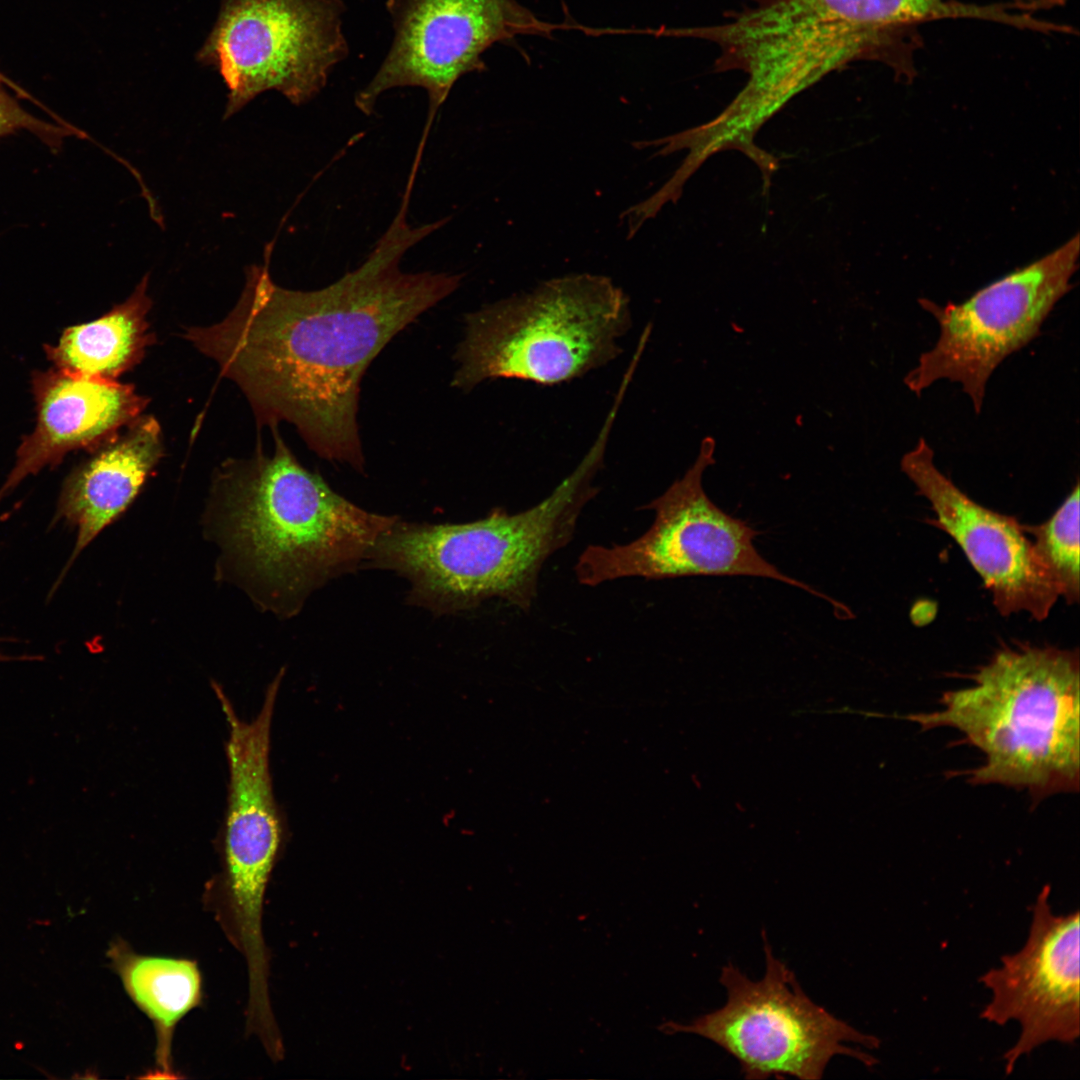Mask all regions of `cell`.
<instances>
[{
  "instance_id": "obj_1",
  "label": "cell",
  "mask_w": 1080,
  "mask_h": 1080,
  "mask_svg": "<svg viewBox=\"0 0 1080 1080\" xmlns=\"http://www.w3.org/2000/svg\"><path fill=\"white\" fill-rule=\"evenodd\" d=\"M413 186L365 261L312 290L277 285L267 265L250 266L232 311L185 339L213 359L247 397L257 424H292L318 457L364 472L357 420L361 382L382 349L451 295L463 274L405 272L401 260L448 222L408 221Z\"/></svg>"
},
{
  "instance_id": "obj_2",
  "label": "cell",
  "mask_w": 1080,
  "mask_h": 1080,
  "mask_svg": "<svg viewBox=\"0 0 1080 1080\" xmlns=\"http://www.w3.org/2000/svg\"><path fill=\"white\" fill-rule=\"evenodd\" d=\"M260 448L222 464L207 522L247 589L265 609L290 617L329 580L367 561L396 516L368 512L303 467L272 427Z\"/></svg>"
},
{
  "instance_id": "obj_3",
  "label": "cell",
  "mask_w": 1080,
  "mask_h": 1080,
  "mask_svg": "<svg viewBox=\"0 0 1080 1080\" xmlns=\"http://www.w3.org/2000/svg\"><path fill=\"white\" fill-rule=\"evenodd\" d=\"M603 455L594 444L548 497L521 512L495 508L462 524L397 518L367 561L406 578L409 602L437 614L470 610L491 598L528 611L544 563L572 540L582 510L599 491L593 480Z\"/></svg>"
},
{
  "instance_id": "obj_4",
  "label": "cell",
  "mask_w": 1080,
  "mask_h": 1080,
  "mask_svg": "<svg viewBox=\"0 0 1080 1080\" xmlns=\"http://www.w3.org/2000/svg\"><path fill=\"white\" fill-rule=\"evenodd\" d=\"M1079 672L1077 650L1003 648L939 709L907 718L924 730L957 729L984 754L971 784L1024 789L1034 800L1077 792Z\"/></svg>"
},
{
  "instance_id": "obj_5",
  "label": "cell",
  "mask_w": 1080,
  "mask_h": 1080,
  "mask_svg": "<svg viewBox=\"0 0 1080 1080\" xmlns=\"http://www.w3.org/2000/svg\"><path fill=\"white\" fill-rule=\"evenodd\" d=\"M907 31L880 28L870 0H748L721 23L659 32L715 44L719 71L748 75L730 111L756 117L854 61H881L911 78Z\"/></svg>"
},
{
  "instance_id": "obj_6",
  "label": "cell",
  "mask_w": 1080,
  "mask_h": 1080,
  "mask_svg": "<svg viewBox=\"0 0 1080 1080\" xmlns=\"http://www.w3.org/2000/svg\"><path fill=\"white\" fill-rule=\"evenodd\" d=\"M629 298L604 276L551 279L465 314L451 386L486 380L569 382L616 359L631 327Z\"/></svg>"
},
{
  "instance_id": "obj_7",
  "label": "cell",
  "mask_w": 1080,
  "mask_h": 1080,
  "mask_svg": "<svg viewBox=\"0 0 1080 1080\" xmlns=\"http://www.w3.org/2000/svg\"><path fill=\"white\" fill-rule=\"evenodd\" d=\"M765 973L750 980L729 962L720 983L725 1004L687 1024L666 1023V1032L691 1033L718 1045L737 1060L746 1079L771 1076L819 1080L836 1055L873 1067L878 1060L848 1044L877 1049L881 1040L863 1033L819 1006L801 988L794 972L775 957L762 931Z\"/></svg>"
},
{
  "instance_id": "obj_8",
  "label": "cell",
  "mask_w": 1080,
  "mask_h": 1080,
  "mask_svg": "<svg viewBox=\"0 0 1080 1080\" xmlns=\"http://www.w3.org/2000/svg\"><path fill=\"white\" fill-rule=\"evenodd\" d=\"M344 11L342 0H222L196 59L227 87L224 118L269 90L295 105L317 96L349 52Z\"/></svg>"
},
{
  "instance_id": "obj_9",
  "label": "cell",
  "mask_w": 1080,
  "mask_h": 1080,
  "mask_svg": "<svg viewBox=\"0 0 1080 1080\" xmlns=\"http://www.w3.org/2000/svg\"><path fill=\"white\" fill-rule=\"evenodd\" d=\"M283 672L269 685L258 715L246 722L213 682L228 724L226 754L229 797L223 839V870L209 883L205 899L232 945L245 959L247 972L268 969V951L262 931L267 884L281 840L282 829L269 770L270 727Z\"/></svg>"
},
{
  "instance_id": "obj_10",
  "label": "cell",
  "mask_w": 1080,
  "mask_h": 1080,
  "mask_svg": "<svg viewBox=\"0 0 1080 1080\" xmlns=\"http://www.w3.org/2000/svg\"><path fill=\"white\" fill-rule=\"evenodd\" d=\"M1079 234L1048 255L978 290L961 303L920 299L939 327L933 346L904 376L920 396L934 383L960 384L979 414L987 384L1010 355L1037 336L1056 304L1071 289L1078 267Z\"/></svg>"
},
{
  "instance_id": "obj_11",
  "label": "cell",
  "mask_w": 1080,
  "mask_h": 1080,
  "mask_svg": "<svg viewBox=\"0 0 1080 1080\" xmlns=\"http://www.w3.org/2000/svg\"><path fill=\"white\" fill-rule=\"evenodd\" d=\"M715 441L702 440L683 477L642 509L655 512L650 528L634 541L606 547L590 545L579 556V583L596 586L627 577L648 580L687 576H753L785 582L840 607L830 597L791 578L754 547L758 532L717 507L702 486L706 468L715 462Z\"/></svg>"
},
{
  "instance_id": "obj_12",
  "label": "cell",
  "mask_w": 1080,
  "mask_h": 1080,
  "mask_svg": "<svg viewBox=\"0 0 1080 1080\" xmlns=\"http://www.w3.org/2000/svg\"><path fill=\"white\" fill-rule=\"evenodd\" d=\"M522 0H387L392 43L369 83L354 98L364 114L397 87L427 92L429 108L421 138L427 139L454 84L485 67L482 55L496 43L553 31Z\"/></svg>"
},
{
  "instance_id": "obj_13",
  "label": "cell",
  "mask_w": 1080,
  "mask_h": 1080,
  "mask_svg": "<svg viewBox=\"0 0 1080 1080\" xmlns=\"http://www.w3.org/2000/svg\"><path fill=\"white\" fill-rule=\"evenodd\" d=\"M1050 894L1049 885L1038 894L1022 948L978 979L991 993L980 1018L1020 1025L1017 1041L1003 1054L1006 1075L1040 1046L1073 1045L1080 1035L1079 911L1055 914Z\"/></svg>"
},
{
  "instance_id": "obj_14",
  "label": "cell",
  "mask_w": 1080,
  "mask_h": 1080,
  "mask_svg": "<svg viewBox=\"0 0 1080 1080\" xmlns=\"http://www.w3.org/2000/svg\"><path fill=\"white\" fill-rule=\"evenodd\" d=\"M900 467L930 502L935 524L962 548L998 611L1004 616L1024 611L1036 620L1045 619L1060 596L1023 526L960 490L938 469L924 438L902 456Z\"/></svg>"
},
{
  "instance_id": "obj_15",
  "label": "cell",
  "mask_w": 1080,
  "mask_h": 1080,
  "mask_svg": "<svg viewBox=\"0 0 1080 1080\" xmlns=\"http://www.w3.org/2000/svg\"><path fill=\"white\" fill-rule=\"evenodd\" d=\"M37 420L23 437L16 462L0 488V499L45 467L58 466L72 451L96 449L142 415L149 399L132 384L79 376L57 368L34 371Z\"/></svg>"
},
{
  "instance_id": "obj_16",
  "label": "cell",
  "mask_w": 1080,
  "mask_h": 1080,
  "mask_svg": "<svg viewBox=\"0 0 1080 1080\" xmlns=\"http://www.w3.org/2000/svg\"><path fill=\"white\" fill-rule=\"evenodd\" d=\"M163 454L158 421L141 415L68 475L54 522L62 520L76 528L77 538L60 579L93 539L132 504Z\"/></svg>"
},
{
  "instance_id": "obj_17",
  "label": "cell",
  "mask_w": 1080,
  "mask_h": 1080,
  "mask_svg": "<svg viewBox=\"0 0 1080 1080\" xmlns=\"http://www.w3.org/2000/svg\"><path fill=\"white\" fill-rule=\"evenodd\" d=\"M107 957L129 998L154 1027L155 1069L145 1078L181 1077L173 1067L172 1040L179 1021L202 1002L197 962L139 954L121 938L110 944Z\"/></svg>"
},
{
  "instance_id": "obj_18",
  "label": "cell",
  "mask_w": 1080,
  "mask_h": 1080,
  "mask_svg": "<svg viewBox=\"0 0 1080 1080\" xmlns=\"http://www.w3.org/2000/svg\"><path fill=\"white\" fill-rule=\"evenodd\" d=\"M148 274L121 304L92 322L66 328L56 345H44L54 367L67 373L116 380L135 367L154 342Z\"/></svg>"
},
{
  "instance_id": "obj_19",
  "label": "cell",
  "mask_w": 1080,
  "mask_h": 1080,
  "mask_svg": "<svg viewBox=\"0 0 1080 1080\" xmlns=\"http://www.w3.org/2000/svg\"><path fill=\"white\" fill-rule=\"evenodd\" d=\"M1034 538V552L1069 604L1079 600V484L1046 522L1023 526Z\"/></svg>"
},
{
  "instance_id": "obj_20",
  "label": "cell",
  "mask_w": 1080,
  "mask_h": 1080,
  "mask_svg": "<svg viewBox=\"0 0 1080 1080\" xmlns=\"http://www.w3.org/2000/svg\"><path fill=\"white\" fill-rule=\"evenodd\" d=\"M27 130L51 148H58L65 137L81 134L69 125L47 123L24 110L0 85V137Z\"/></svg>"
},
{
  "instance_id": "obj_21",
  "label": "cell",
  "mask_w": 1080,
  "mask_h": 1080,
  "mask_svg": "<svg viewBox=\"0 0 1080 1080\" xmlns=\"http://www.w3.org/2000/svg\"><path fill=\"white\" fill-rule=\"evenodd\" d=\"M25 659H33V657H25V656L24 657H11L9 655L7 656V655H4V654H0V662L10 661V660H25Z\"/></svg>"
}]
</instances>
